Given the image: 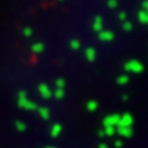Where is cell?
I'll return each instance as SVG.
<instances>
[{
  "label": "cell",
  "instance_id": "cell-12",
  "mask_svg": "<svg viewBox=\"0 0 148 148\" xmlns=\"http://www.w3.org/2000/svg\"><path fill=\"white\" fill-rule=\"evenodd\" d=\"M60 132H62V126H60L59 123H55V125L52 126V129H51V136L56 137V136L60 134Z\"/></svg>",
  "mask_w": 148,
  "mask_h": 148
},
{
  "label": "cell",
  "instance_id": "cell-10",
  "mask_svg": "<svg viewBox=\"0 0 148 148\" xmlns=\"http://www.w3.org/2000/svg\"><path fill=\"white\" fill-rule=\"evenodd\" d=\"M37 111H38V114H40V116H41L42 119H48L49 115H51V112H49V110H48L47 107H38Z\"/></svg>",
  "mask_w": 148,
  "mask_h": 148
},
{
  "label": "cell",
  "instance_id": "cell-24",
  "mask_svg": "<svg viewBox=\"0 0 148 148\" xmlns=\"http://www.w3.org/2000/svg\"><path fill=\"white\" fill-rule=\"evenodd\" d=\"M118 16H119V19H121L122 22H125V21H126V18H127V16H126V12H125V11H121Z\"/></svg>",
  "mask_w": 148,
  "mask_h": 148
},
{
  "label": "cell",
  "instance_id": "cell-21",
  "mask_svg": "<svg viewBox=\"0 0 148 148\" xmlns=\"http://www.w3.org/2000/svg\"><path fill=\"white\" fill-rule=\"evenodd\" d=\"M123 29H125V30H127V32H129V30H132V29H133L132 22H129V21L123 22Z\"/></svg>",
  "mask_w": 148,
  "mask_h": 148
},
{
  "label": "cell",
  "instance_id": "cell-27",
  "mask_svg": "<svg viewBox=\"0 0 148 148\" xmlns=\"http://www.w3.org/2000/svg\"><path fill=\"white\" fill-rule=\"evenodd\" d=\"M99 148H108V147H107V144H106V143H101L100 145H99Z\"/></svg>",
  "mask_w": 148,
  "mask_h": 148
},
{
  "label": "cell",
  "instance_id": "cell-20",
  "mask_svg": "<svg viewBox=\"0 0 148 148\" xmlns=\"http://www.w3.org/2000/svg\"><path fill=\"white\" fill-rule=\"evenodd\" d=\"M22 33H23V36L25 37H32L33 30H32V27H25V29L22 30Z\"/></svg>",
  "mask_w": 148,
  "mask_h": 148
},
{
  "label": "cell",
  "instance_id": "cell-23",
  "mask_svg": "<svg viewBox=\"0 0 148 148\" xmlns=\"http://www.w3.org/2000/svg\"><path fill=\"white\" fill-rule=\"evenodd\" d=\"M107 5H108L110 8H116V7H118V1H115V0H110V1L107 3Z\"/></svg>",
  "mask_w": 148,
  "mask_h": 148
},
{
  "label": "cell",
  "instance_id": "cell-22",
  "mask_svg": "<svg viewBox=\"0 0 148 148\" xmlns=\"http://www.w3.org/2000/svg\"><path fill=\"white\" fill-rule=\"evenodd\" d=\"M56 88L58 89H64V79H56Z\"/></svg>",
  "mask_w": 148,
  "mask_h": 148
},
{
  "label": "cell",
  "instance_id": "cell-3",
  "mask_svg": "<svg viewBox=\"0 0 148 148\" xmlns=\"http://www.w3.org/2000/svg\"><path fill=\"white\" fill-rule=\"evenodd\" d=\"M132 123H133V116L130 114H125V115L119 116L118 127H130Z\"/></svg>",
  "mask_w": 148,
  "mask_h": 148
},
{
  "label": "cell",
  "instance_id": "cell-13",
  "mask_svg": "<svg viewBox=\"0 0 148 148\" xmlns=\"http://www.w3.org/2000/svg\"><path fill=\"white\" fill-rule=\"evenodd\" d=\"M138 21L141 22V23H148V14L145 11H140L138 12Z\"/></svg>",
  "mask_w": 148,
  "mask_h": 148
},
{
  "label": "cell",
  "instance_id": "cell-9",
  "mask_svg": "<svg viewBox=\"0 0 148 148\" xmlns=\"http://www.w3.org/2000/svg\"><path fill=\"white\" fill-rule=\"evenodd\" d=\"M116 133L121 134L122 137H129V136H132V127H118Z\"/></svg>",
  "mask_w": 148,
  "mask_h": 148
},
{
  "label": "cell",
  "instance_id": "cell-6",
  "mask_svg": "<svg viewBox=\"0 0 148 148\" xmlns=\"http://www.w3.org/2000/svg\"><path fill=\"white\" fill-rule=\"evenodd\" d=\"M99 37H100V40H103V41H111L114 38V33L110 32V30H101L99 33Z\"/></svg>",
  "mask_w": 148,
  "mask_h": 148
},
{
  "label": "cell",
  "instance_id": "cell-8",
  "mask_svg": "<svg viewBox=\"0 0 148 148\" xmlns=\"http://www.w3.org/2000/svg\"><path fill=\"white\" fill-rule=\"evenodd\" d=\"M93 29L99 33L103 30V19H101V16H96L93 19Z\"/></svg>",
  "mask_w": 148,
  "mask_h": 148
},
{
  "label": "cell",
  "instance_id": "cell-2",
  "mask_svg": "<svg viewBox=\"0 0 148 148\" xmlns=\"http://www.w3.org/2000/svg\"><path fill=\"white\" fill-rule=\"evenodd\" d=\"M125 69L127 71H132V73H140V71H143V64L138 60H129L125 64Z\"/></svg>",
  "mask_w": 148,
  "mask_h": 148
},
{
  "label": "cell",
  "instance_id": "cell-28",
  "mask_svg": "<svg viewBox=\"0 0 148 148\" xmlns=\"http://www.w3.org/2000/svg\"><path fill=\"white\" fill-rule=\"evenodd\" d=\"M48 148H52V147H48Z\"/></svg>",
  "mask_w": 148,
  "mask_h": 148
},
{
  "label": "cell",
  "instance_id": "cell-5",
  "mask_svg": "<svg viewBox=\"0 0 148 148\" xmlns=\"http://www.w3.org/2000/svg\"><path fill=\"white\" fill-rule=\"evenodd\" d=\"M38 93L41 95L42 99H49L52 96V90L49 89V86L45 84H41L38 85Z\"/></svg>",
  "mask_w": 148,
  "mask_h": 148
},
{
  "label": "cell",
  "instance_id": "cell-7",
  "mask_svg": "<svg viewBox=\"0 0 148 148\" xmlns=\"http://www.w3.org/2000/svg\"><path fill=\"white\" fill-rule=\"evenodd\" d=\"M30 49H32L33 53L38 55V53H41L42 51H44V44H42V42H33Z\"/></svg>",
  "mask_w": 148,
  "mask_h": 148
},
{
  "label": "cell",
  "instance_id": "cell-26",
  "mask_svg": "<svg viewBox=\"0 0 148 148\" xmlns=\"http://www.w3.org/2000/svg\"><path fill=\"white\" fill-rule=\"evenodd\" d=\"M114 144H115V147H118V148L122 147V141H121V140H116V141H115Z\"/></svg>",
  "mask_w": 148,
  "mask_h": 148
},
{
  "label": "cell",
  "instance_id": "cell-11",
  "mask_svg": "<svg viewBox=\"0 0 148 148\" xmlns=\"http://www.w3.org/2000/svg\"><path fill=\"white\" fill-rule=\"evenodd\" d=\"M85 56L88 60H93L96 58V51L95 48H86V51H85Z\"/></svg>",
  "mask_w": 148,
  "mask_h": 148
},
{
  "label": "cell",
  "instance_id": "cell-18",
  "mask_svg": "<svg viewBox=\"0 0 148 148\" xmlns=\"http://www.w3.org/2000/svg\"><path fill=\"white\" fill-rule=\"evenodd\" d=\"M52 95L55 96L56 99H62V97H63V95H64V89H58V88H56Z\"/></svg>",
  "mask_w": 148,
  "mask_h": 148
},
{
  "label": "cell",
  "instance_id": "cell-4",
  "mask_svg": "<svg viewBox=\"0 0 148 148\" xmlns=\"http://www.w3.org/2000/svg\"><path fill=\"white\" fill-rule=\"evenodd\" d=\"M118 122H119V115H108L104 118L103 123H104V127H107V126L115 127V126H118Z\"/></svg>",
  "mask_w": 148,
  "mask_h": 148
},
{
  "label": "cell",
  "instance_id": "cell-1",
  "mask_svg": "<svg viewBox=\"0 0 148 148\" xmlns=\"http://www.w3.org/2000/svg\"><path fill=\"white\" fill-rule=\"evenodd\" d=\"M18 104H19V107L23 108V110H29V111L37 110L36 103H33L32 100H29V99H27L26 92H23V90L18 93Z\"/></svg>",
  "mask_w": 148,
  "mask_h": 148
},
{
  "label": "cell",
  "instance_id": "cell-16",
  "mask_svg": "<svg viewBox=\"0 0 148 148\" xmlns=\"http://www.w3.org/2000/svg\"><path fill=\"white\" fill-rule=\"evenodd\" d=\"M86 108H88V111H96L97 110V103L93 100H89L86 103Z\"/></svg>",
  "mask_w": 148,
  "mask_h": 148
},
{
  "label": "cell",
  "instance_id": "cell-17",
  "mask_svg": "<svg viewBox=\"0 0 148 148\" xmlns=\"http://www.w3.org/2000/svg\"><path fill=\"white\" fill-rule=\"evenodd\" d=\"M104 134H107V136H112V134H115L116 133V129L115 127H111V126H107V127H104Z\"/></svg>",
  "mask_w": 148,
  "mask_h": 148
},
{
  "label": "cell",
  "instance_id": "cell-19",
  "mask_svg": "<svg viewBox=\"0 0 148 148\" xmlns=\"http://www.w3.org/2000/svg\"><path fill=\"white\" fill-rule=\"evenodd\" d=\"M79 47H81L79 40H71V41H70V48H71V49H78Z\"/></svg>",
  "mask_w": 148,
  "mask_h": 148
},
{
  "label": "cell",
  "instance_id": "cell-14",
  "mask_svg": "<svg viewBox=\"0 0 148 148\" xmlns=\"http://www.w3.org/2000/svg\"><path fill=\"white\" fill-rule=\"evenodd\" d=\"M15 127H16L18 132H25V130H26V123L22 122V121H16L15 122Z\"/></svg>",
  "mask_w": 148,
  "mask_h": 148
},
{
  "label": "cell",
  "instance_id": "cell-15",
  "mask_svg": "<svg viewBox=\"0 0 148 148\" xmlns=\"http://www.w3.org/2000/svg\"><path fill=\"white\" fill-rule=\"evenodd\" d=\"M116 82H118L119 85H125V84H127V82H129V77H127V75H125V74H123V75H119V77L116 78Z\"/></svg>",
  "mask_w": 148,
  "mask_h": 148
},
{
  "label": "cell",
  "instance_id": "cell-25",
  "mask_svg": "<svg viewBox=\"0 0 148 148\" xmlns=\"http://www.w3.org/2000/svg\"><path fill=\"white\" fill-rule=\"evenodd\" d=\"M143 11H145L148 14V1H144L143 3Z\"/></svg>",
  "mask_w": 148,
  "mask_h": 148
}]
</instances>
